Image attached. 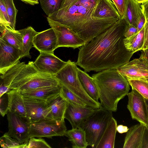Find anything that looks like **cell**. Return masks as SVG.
<instances>
[{"mask_svg": "<svg viewBox=\"0 0 148 148\" xmlns=\"http://www.w3.org/2000/svg\"><path fill=\"white\" fill-rule=\"evenodd\" d=\"M0 144L3 148H27L28 142L21 144L16 140L4 134L0 138Z\"/></svg>", "mask_w": 148, "mask_h": 148, "instance_id": "cell-33", "label": "cell"}, {"mask_svg": "<svg viewBox=\"0 0 148 148\" xmlns=\"http://www.w3.org/2000/svg\"><path fill=\"white\" fill-rule=\"evenodd\" d=\"M60 94L47 100L53 119L57 121L64 120L68 105V102Z\"/></svg>", "mask_w": 148, "mask_h": 148, "instance_id": "cell-19", "label": "cell"}, {"mask_svg": "<svg viewBox=\"0 0 148 148\" xmlns=\"http://www.w3.org/2000/svg\"><path fill=\"white\" fill-rule=\"evenodd\" d=\"M143 14L140 4L136 0H127L123 18L127 24L136 27L137 21Z\"/></svg>", "mask_w": 148, "mask_h": 148, "instance_id": "cell-26", "label": "cell"}, {"mask_svg": "<svg viewBox=\"0 0 148 148\" xmlns=\"http://www.w3.org/2000/svg\"><path fill=\"white\" fill-rule=\"evenodd\" d=\"M9 96V111L25 119L26 110L23 97L19 91L12 89L8 92Z\"/></svg>", "mask_w": 148, "mask_h": 148, "instance_id": "cell-22", "label": "cell"}, {"mask_svg": "<svg viewBox=\"0 0 148 148\" xmlns=\"http://www.w3.org/2000/svg\"><path fill=\"white\" fill-rule=\"evenodd\" d=\"M136 1H137L140 4L142 3L143 2L146 1L148 0H136Z\"/></svg>", "mask_w": 148, "mask_h": 148, "instance_id": "cell-49", "label": "cell"}, {"mask_svg": "<svg viewBox=\"0 0 148 148\" xmlns=\"http://www.w3.org/2000/svg\"><path fill=\"white\" fill-rule=\"evenodd\" d=\"M64 136L68 138L73 148H86L88 146L85 132L80 127L67 130Z\"/></svg>", "mask_w": 148, "mask_h": 148, "instance_id": "cell-25", "label": "cell"}, {"mask_svg": "<svg viewBox=\"0 0 148 148\" xmlns=\"http://www.w3.org/2000/svg\"><path fill=\"white\" fill-rule=\"evenodd\" d=\"M24 3L31 5L38 4L39 3L38 0H20Z\"/></svg>", "mask_w": 148, "mask_h": 148, "instance_id": "cell-47", "label": "cell"}, {"mask_svg": "<svg viewBox=\"0 0 148 148\" xmlns=\"http://www.w3.org/2000/svg\"><path fill=\"white\" fill-rule=\"evenodd\" d=\"M146 79L147 80V81L148 82V78L147 79Z\"/></svg>", "mask_w": 148, "mask_h": 148, "instance_id": "cell-51", "label": "cell"}, {"mask_svg": "<svg viewBox=\"0 0 148 148\" xmlns=\"http://www.w3.org/2000/svg\"><path fill=\"white\" fill-rule=\"evenodd\" d=\"M79 78L85 91L95 101L99 102V96L95 80L85 71L77 68Z\"/></svg>", "mask_w": 148, "mask_h": 148, "instance_id": "cell-24", "label": "cell"}, {"mask_svg": "<svg viewBox=\"0 0 148 148\" xmlns=\"http://www.w3.org/2000/svg\"><path fill=\"white\" fill-rule=\"evenodd\" d=\"M39 72L34 66V62L29 61L26 64L25 62H20L19 60L0 74V79L9 88L18 89Z\"/></svg>", "mask_w": 148, "mask_h": 148, "instance_id": "cell-6", "label": "cell"}, {"mask_svg": "<svg viewBox=\"0 0 148 148\" xmlns=\"http://www.w3.org/2000/svg\"><path fill=\"white\" fill-rule=\"evenodd\" d=\"M55 75L60 84L76 95L88 107L94 109L101 107V103L91 98L85 91L79 80L76 62L70 60Z\"/></svg>", "mask_w": 148, "mask_h": 148, "instance_id": "cell-4", "label": "cell"}, {"mask_svg": "<svg viewBox=\"0 0 148 148\" xmlns=\"http://www.w3.org/2000/svg\"><path fill=\"white\" fill-rule=\"evenodd\" d=\"M47 21L57 38L56 49L60 47L75 49L84 45L86 42L72 29L55 21L48 17Z\"/></svg>", "mask_w": 148, "mask_h": 148, "instance_id": "cell-8", "label": "cell"}, {"mask_svg": "<svg viewBox=\"0 0 148 148\" xmlns=\"http://www.w3.org/2000/svg\"><path fill=\"white\" fill-rule=\"evenodd\" d=\"M146 18L143 13L138 19L136 25L137 29V32L140 31L144 26L146 22Z\"/></svg>", "mask_w": 148, "mask_h": 148, "instance_id": "cell-42", "label": "cell"}, {"mask_svg": "<svg viewBox=\"0 0 148 148\" xmlns=\"http://www.w3.org/2000/svg\"><path fill=\"white\" fill-rule=\"evenodd\" d=\"M140 5L142 12L146 18V21H148V0L142 3Z\"/></svg>", "mask_w": 148, "mask_h": 148, "instance_id": "cell-44", "label": "cell"}, {"mask_svg": "<svg viewBox=\"0 0 148 148\" xmlns=\"http://www.w3.org/2000/svg\"><path fill=\"white\" fill-rule=\"evenodd\" d=\"M132 89L135 90L146 99H148V82L146 79H127Z\"/></svg>", "mask_w": 148, "mask_h": 148, "instance_id": "cell-31", "label": "cell"}, {"mask_svg": "<svg viewBox=\"0 0 148 148\" xmlns=\"http://www.w3.org/2000/svg\"><path fill=\"white\" fill-rule=\"evenodd\" d=\"M127 24L123 18L81 47L77 65L86 72L117 69L128 62L133 53L127 50L124 36Z\"/></svg>", "mask_w": 148, "mask_h": 148, "instance_id": "cell-1", "label": "cell"}, {"mask_svg": "<svg viewBox=\"0 0 148 148\" xmlns=\"http://www.w3.org/2000/svg\"><path fill=\"white\" fill-rule=\"evenodd\" d=\"M112 115V112L101 107L82 123L80 127L85 132L88 146L96 148Z\"/></svg>", "mask_w": 148, "mask_h": 148, "instance_id": "cell-5", "label": "cell"}, {"mask_svg": "<svg viewBox=\"0 0 148 148\" xmlns=\"http://www.w3.org/2000/svg\"><path fill=\"white\" fill-rule=\"evenodd\" d=\"M11 90V89L6 86L4 84L3 81L0 79V96L10 91Z\"/></svg>", "mask_w": 148, "mask_h": 148, "instance_id": "cell-45", "label": "cell"}, {"mask_svg": "<svg viewBox=\"0 0 148 148\" xmlns=\"http://www.w3.org/2000/svg\"><path fill=\"white\" fill-rule=\"evenodd\" d=\"M145 27L131 36L125 38L123 40L124 46L127 51L133 54L141 50L144 38Z\"/></svg>", "mask_w": 148, "mask_h": 148, "instance_id": "cell-29", "label": "cell"}, {"mask_svg": "<svg viewBox=\"0 0 148 148\" xmlns=\"http://www.w3.org/2000/svg\"><path fill=\"white\" fill-rule=\"evenodd\" d=\"M116 7L121 18L124 16L127 0H112Z\"/></svg>", "mask_w": 148, "mask_h": 148, "instance_id": "cell-38", "label": "cell"}, {"mask_svg": "<svg viewBox=\"0 0 148 148\" xmlns=\"http://www.w3.org/2000/svg\"><path fill=\"white\" fill-rule=\"evenodd\" d=\"M0 26L12 29L9 18L3 0H0Z\"/></svg>", "mask_w": 148, "mask_h": 148, "instance_id": "cell-35", "label": "cell"}, {"mask_svg": "<svg viewBox=\"0 0 148 148\" xmlns=\"http://www.w3.org/2000/svg\"><path fill=\"white\" fill-rule=\"evenodd\" d=\"M116 69L127 79L148 78V63L142 50L139 58L129 61Z\"/></svg>", "mask_w": 148, "mask_h": 148, "instance_id": "cell-10", "label": "cell"}, {"mask_svg": "<svg viewBox=\"0 0 148 148\" xmlns=\"http://www.w3.org/2000/svg\"><path fill=\"white\" fill-rule=\"evenodd\" d=\"M1 35L0 38L12 46L21 50L23 45V37L19 30L0 27Z\"/></svg>", "mask_w": 148, "mask_h": 148, "instance_id": "cell-27", "label": "cell"}, {"mask_svg": "<svg viewBox=\"0 0 148 148\" xmlns=\"http://www.w3.org/2000/svg\"><path fill=\"white\" fill-rule=\"evenodd\" d=\"M23 97L26 110L25 119L29 123L45 118L53 119L46 100Z\"/></svg>", "mask_w": 148, "mask_h": 148, "instance_id": "cell-12", "label": "cell"}, {"mask_svg": "<svg viewBox=\"0 0 148 148\" xmlns=\"http://www.w3.org/2000/svg\"><path fill=\"white\" fill-rule=\"evenodd\" d=\"M76 0H64L60 9L66 10L69 8Z\"/></svg>", "mask_w": 148, "mask_h": 148, "instance_id": "cell-43", "label": "cell"}, {"mask_svg": "<svg viewBox=\"0 0 148 148\" xmlns=\"http://www.w3.org/2000/svg\"><path fill=\"white\" fill-rule=\"evenodd\" d=\"M127 108L131 117L148 127V113L145 98L134 89L128 94Z\"/></svg>", "mask_w": 148, "mask_h": 148, "instance_id": "cell-11", "label": "cell"}, {"mask_svg": "<svg viewBox=\"0 0 148 148\" xmlns=\"http://www.w3.org/2000/svg\"><path fill=\"white\" fill-rule=\"evenodd\" d=\"M145 126L140 123L131 127L127 132L123 148H141Z\"/></svg>", "mask_w": 148, "mask_h": 148, "instance_id": "cell-20", "label": "cell"}, {"mask_svg": "<svg viewBox=\"0 0 148 148\" xmlns=\"http://www.w3.org/2000/svg\"><path fill=\"white\" fill-rule=\"evenodd\" d=\"M21 51L0 38V74H2L21 58Z\"/></svg>", "mask_w": 148, "mask_h": 148, "instance_id": "cell-14", "label": "cell"}, {"mask_svg": "<svg viewBox=\"0 0 148 148\" xmlns=\"http://www.w3.org/2000/svg\"><path fill=\"white\" fill-rule=\"evenodd\" d=\"M67 62L58 58L54 53L42 52L34 62V64L39 72L54 76Z\"/></svg>", "mask_w": 148, "mask_h": 148, "instance_id": "cell-13", "label": "cell"}, {"mask_svg": "<svg viewBox=\"0 0 148 148\" xmlns=\"http://www.w3.org/2000/svg\"><path fill=\"white\" fill-rule=\"evenodd\" d=\"M9 18L12 29L15 30L16 16L18 10L16 9L13 0H3Z\"/></svg>", "mask_w": 148, "mask_h": 148, "instance_id": "cell-34", "label": "cell"}, {"mask_svg": "<svg viewBox=\"0 0 148 148\" xmlns=\"http://www.w3.org/2000/svg\"><path fill=\"white\" fill-rule=\"evenodd\" d=\"M117 123L113 117L109 121L96 148H114Z\"/></svg>", "mask_w": 148, "mask_h": 148, "instance_id": "cell-23", "label": "cell"}, {"mask_svg": "<svg viewBox=\"0 0 148 148\" xmlns=\"http://www.w3.org/2000/svg\"><path fill=\"white\" fill-rule=\"evenodd\" d=\"M62 87L60 84L56 86L46 87L36 89L19 91L23 97L40 99L45 100L60 93Z\"/></svg>", "mask_w": 148, "mask_h": 148, "instance_id": "cell-21", "label": "cell"}, {"mask_svg": "<svg viewBox=\"0 0 148 148\" xmlns=\"http://www.w3.org/2000/svg\"><path fill=\"white\" fill-rule=\"evenodd\" d=\"M60 94L69 103L82 106H88L74 93L62 85Z\"/></svg>", "mask_w": 148, "mask_h": 148, "instance_id": "cell-32", "label": "cell"}, {"mask_svg": "<svg viewBox=\"0 0 148 148\" xmlns=\"http://www.w3.org/2000/svg\"><path fill=\"white\" fill-rule=\"evenodd\" d=\"M9 96L6 93L0 96V112L1 115L4 117L9 111Z\"/></svg>", "mask_w": 148, "mask_h": 148, "instance_id": "cell-37", "label": "cell"}, {"mask_svg": "<svg viewBox=\"0 0 148 148\" xmlns=\"http://www.w3.org/2000/svg\"><path fill=\"white\" fill-rule=\"evenodd\" d=\"M66 131L64 120L45 118L30 123L29 137L52 138L64 136Z\"/></svg>", "mask_w": 148, "mask_h": 148, "instance_id": "cell-7", "label": "cell"}, {"mask_svg": "<svg viewBox=\"0 0 148 148\" xmlns=\"http://www.w3.org/2000/svg\"><path fill=\"white\" fill-rule=\"evenodd\" d=\"M60 84L54 76L39 72L29 81L17 90L18 91L29 90Z\"/></svg>", "mask_w": 148, "mask_h": 148, "instance_id": "cell-18", "label": "cell"}, {"mask_svg": "<svg viewBox=\"0 0 148 148\" xmlns=\"http://www.w3.org/2000/svg\"><path fill=\"white\" fill-rule=\"evenodd\" d=\"M144 27V40L141 50L148 49V21H146Z\"/></svg>", "mask_w": 148, "mask_h": 148, "instance_id": "cell-40", "label": "cell"}, {"mask_svg": "<svg viewBox=\"0 0 148 148\" xmlns=\"http://www.w3.org/2000/svg\"><path fill=\"white\" fill-rule=\"evenodd\" d=\"M51 148V147L43 139L32 137L28 141L27 148Z\"/></svg>", "mask_w": 148, "mask_h": 148, "instance_id": "cell-36", "label": "cell"}, {"mask_svg": "<svg viewBox=\"0 0 148 148\" xmlns=\"http://www.w3.org/2000/svg\"><path fill=\"white\" fill-rule=\"evenodd\" d=\"M23 37V45L21 50V58L27 57L31 58L29 51L33 45V40L34 37L38 33L32 27H28L19 30Z\"/></svg>", "mask_w": 148, "mask_h": 148, "instance_id": "cell-28", "label": "cell"}, {"mask_svg": "<svg viewBox=\"0 0 148 148\" xmlns=\"http://www.w3.org/2000/svg\"><path fill=\"white\" fill-rule=\"evenodd\" d=\"M92 17L97 19H113L118 21L121 18L111 0H97Z\"/></svg>", "mask_w": 148, "mask_h": 148, "instance_id": "cell-17", "label": "cell"}, {"mask_svg": "<svg viewBox=\"0 0 148 148\" xmlns=\"http://www.w3.org/2000/svg\"><path fill=\"white\" fill-rule=\"evenodd\" d=\"M57 43L56 36L51 28L38 32L33 40V47L40 52L54 53Z\"/></svg>", "mask_w": 148, "mask_h": 148, "instance_id": "cell-16", "label": "cell"}, {"mask_svg": "<svg viewBox=\"0 0 148 148\" xmlns=\"http://www.w3.org/2000/svg\"><path fill=\"white\" fill-rule=\"evenodd\" d=\"M97 1L76 0L68 9H60L47 17L69 27L86 43L119 21L92 18Z\"/></svg>", "mask_w": 148, "mask_h": 148, "instance_id": "cell-2", "label": "cell"}, {"mask_svg": "<svg viewBox=\"0 0 148 148\" xmlns=\"http://www.w3.org/2000/svg\"><path fill=\"white\" fill-rule=\"evenodd\" d=\"M116 130L119 133L122 134L127 132L128 130L129 129L126 126L120 125L117 126Z\"/></svg>", "mask_w": 148, "mask_h": 148, "instance_id": "cell-46", "label": "cell"}, {"mask_svg": "<svg viewBox=\"0 0 148 148\" xmlns=\"http://www.w3.org/2000/svg\"><path fill=\"white\" fill-rule=\"evenodd\" d=\"M41 8L48 16L60 9L64 0H39Z\"/></svg>", "mask_w": 148, "mask_h": 148, "instance_id": "cell-30", "label": "cell"}, {"mask_svg": "<svg viewBox=\"0 0 148 148\" xmlns=\"http://www.w3.org/2000/svg\"><path fill=\"white\" fill-rule=\"evenodd\" d=\"M143 51L145 58L146 60V61L148 63V50L147 49L142 50Z\"/></svg>", "mask_w": 148, "mask_h": 148, "instance_id": "cell-48", "label": "cell"}, {"mask_svg": "<svg viewBox=\"0 0 148 148\" xmlns=\"http://www.w3.org/2000/svg\"><path fill=\"white\" fill-rule=\"evenodd\" d=\"M141 148H148V127L146 126L142 137Z\"/></svg>", "mask_w": 148, "mask_h": 148, "instance_id": "cell-41", "label": "cell"}, {"mask_svg": "<svg viewBox=\"0 0 148 148\" xmlns=\"http://www.w3.org/2000/svg\"><path fill=\"white\" fill-rule=\"evenodd\" d=\"M95 110L88 106H82L68 103L64 118L69 121L72 128H79Z\"/></svg>", "mask_w": 148, "mask_h": 148, "instance_id": "cell-15", "label": "cell"}, {"mask_svg": "<svg viewBox=\"0 0 148 148\" xmlns=\"http://www.w3.org/2000/svg\"><path fill=\"white\" fill-rule=\"evenodd\" d=\"M145 100L146 102V103L147 110V112H148V99H145Z\"/></svg>", "mask_w": 148, "mask_h": 148, "instance_id": "cell-50", "label": "cell"}, {"mask_svg": "<svg viewBox=\"0 0 148 148\" xmlns=\"http://www.w3.org/2000/svg\"><path fill=\"white\" fill-rule=\"evenodd\" d=\"M8 131L5 134L16 140L21 144L28 142L30 139V123L25 119L9 111L7 114Z\"/></svg>", "mask_w": 148, "mask_h": 148, "instance_id": "cell-9", "label": "cell"}, {"mask_svg": "<svg viewBox=\"0 0 148 148\" xmlns=\"http://www.w3.org/2000/svg\"><path fill=\"white\" fill-rule=\"evenodd\" d=\"M137 29L134 25L127 24L124 34L125 38H129L137 32Z\"/></svg>", "mask_w": 148, "mask_h": 148, "instance_id": "cell-39", "label": "cell"}, {"mask_svg": "<svg viewBox=\"0 0 148 148\" xmlns=\"http://www.w3.org/2000/svg\"><path fill=\"white\" fill-rule=\"evenodd\" d=\"M92 77L97 88L101 107L116 111L118 102L129 92L130 85L127 79L116 69L101 71Z\"/></svg>", "mask_w": 148, "mask_h": 148, "instance_id": "cell-3", "label": "cell"}, {"mask_svg": "<svg viewBox=\"0 0 148 148\" xmlns=\"http://www.w3.org/2000/svg\"><path fill=\"white\" fill-rule=\"evenodd\" d=\"M147 49L148 50V49Z\"/></svg>", "mask_w": 148, "mask_h": 148, "instance_id": "cell-52", "label": "cell"}]
</instances>
